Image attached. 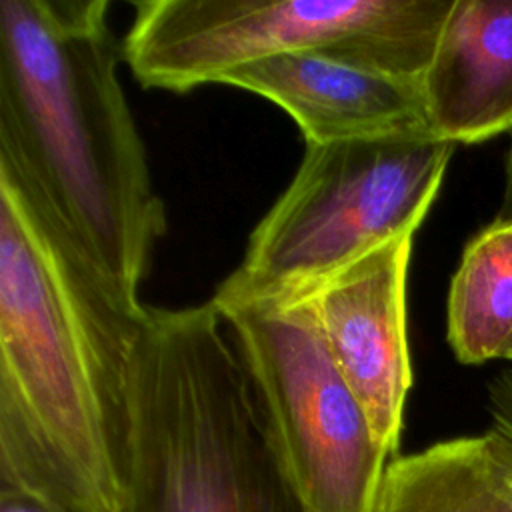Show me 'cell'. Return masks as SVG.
<instances>
[{
	"label": "cell",
	"mask_w": 512,
	"mask_h": 512,
	"mask_svg": "<svg viewBox=\"0 0 512 512\" xmlns=\"http://www.w3.org/2000/svg\"><path fill=\"white\" fill-rule=\"evenodd\" d=\"M118 302L0 164V488L120 512L146 318Z\"/></svg>",
	"instance_id": "1"
},
{
	"label": "cell",
	"mask_w": 512,
	"mask_h": 512,
	"mask_svg": "<svg viewBox=\"0 0 512 512\" xmlns=\"http://www.w3.org/2000/svg\"><path fill=\"white\" fill-rule=\"evenodd\" d=\"M106 0H0V164L108 292L138 288L166 230L118 78Z\"/></svg>",
	"instance_id": "2"
},
{
	"label": "cell",
	"mask_w": 512,
	"mask_h": 512,
	"mask_svg": "<svg viewBox=\"0 0 512 512\" xmlns=\"http://www.w3.org/2000/svg\"><path fill=\"white\" fill-rule=\"evenodd\" d=\"M216 306L150 308L134 354L120 512H300Z\"/></svg>",
	"instance_id": "3"
},
{
	"label": "cell",
	"mask_w": 512,
	"mask_h": 512,
	"mask_svg": "<svg viewBox=\"0 0 512 512\" xmlns=\"http://www.w3.org/2000/svg\"><path fill=\"white\" fill-rule=\"evenodd\" d=\"M456 0H142L122 58L144 88L190 92L266 58L328 52L422 82Z\"/></svg>",
	"instance_id": "4"
},
{
	"label": "cell",
	"mask_w": 512,
	"mask_h": 512,
	"mask_svg": "<svg viewBox=\"0 0 512 512\" xmlns=\"http://www.w3.org/2000/svg\"><path fill=\"white\" fill-rule=\"evenodd\" d=\"M212 304L246 364L300 512H374L392 458L332 360L312 296L254 286L234 270Z\"/></svg>",
	"instance_id": "5"
},
{
	"label": "cell",
	"mask_w": 512,
	"mask_h": 512,
	"mask_svg": "<svg viewBox=\"0 0 512 512\" xmlns=\"http://www.w3.org/2000/svg\"><path fill=\"white\" fill-rule=\"evenodd\" d=\"M454 148L434 134L306 146L236 272L262 288H310L374 248L414 236Z\"/></svg>",
	"instance_id": "6"
},
{
	"label": "cell",
	"mask_w": 512,
	"mask_h": 512,
	"mask_svg": "<svg viewBox=\"0 0 512 512\" xmlns=\"http://www.w3.org/2000/svg\"><path fill=\"white\" fill-rule=\"evenodd\" d=\"M412 238H394L320 284L300 288L312 296L332 360L390 458L398 456L404 404L412 386L406 334Z\"/></svg>",
	"instance_id": "7"
},
{
	"label": "cell",
	"mask_w": 512,
	"mask_h": 512,
	"mask_svg": "<svg viewBox=\"0 0 512 512\" xmlns=\"http://www.w3.org/2000/svg\"><path fill=\"white\" fill-rule=\"evenodd\" d=\"M220 84L280 106L300 128L306 146L434 134L422 82L338 54L266 58L224 74Z\"/></svg>",
	"instance_id": "8"
},
{
	"label": "cell",
	"mask_w": 512,
	"mask_h": 512,
	"mask_svg": "<svg viewBox=\"0 0 512 512\" xmlns=\"http://www.w3.org/2000/svg\"><path fill=\"white\" fill-rule=\"evenodd\" d=\"M432 132L476 144L512 132V2L456 0L422 80Z\"/></svg>",
	"instance_id": "9"
},
{
	"label": "cell",
	"mask_w": 512,
	"mask_h": 512,
	"mask_svg": "<svg viewBox=\"0 0 512 512\" xmlns=\"http://www.w3.org/2000/svg\"><path fill=\"white\" fill-rule=\"evenodd\" d=\"M490 426L388 462L374 512H512V368L488 382Z\"/></svg>",
	"instance_id": "10"
},
{
	"label": "cell",
	"mask_w": 512,
	"mask_h": 512,
	"mask_svg": "<svg viewBox=\"0 0 512 512\" xmlns=\"http://www.w3.org/2000/svg\"><path fill=\"white\" fill-rule=\"evenodd\" d=\"M448 344L462 364L512 346V224L492 222L464 248L448 294Z\"/></svg>",
	"instance_id": "11"
},
{
	"label": "cell",
	"mask_w": 512,
	"mask_h": 512,
	"mask_svg": "<svg viewBox=\"0 0 512 512\" xmlns=\"http://www.w3.org/2000/svg\"><path fill=\"white\" fill-rule=\"evenodd\" d=\"M0 512H78V510L22 492V490L0 488Z\"/></svg>",
	"instance_id": "12"
},
{
	"label": "cell",
	"mask_w": 512,
	"mask_h": 512,
	"mask_svg": "<svg viewBox=\"0 0 512 512\" xmlns=\"http://www.w3.org/2000/svg\"><path fill=\"white\" fill-rule=\"evenodd\" d=\"M496 224H512V132H510V148L506 154V178H504V196L502 204L494 218Z\"/></svg>",
	"instance_id": "13"
},
{
	"label": "cell",
	"mask_w": 512,
	"mask_h": 512,
	"mask_svg": "<svg viewBox=\"0 0 512 512\" xmlns=\"http://www.w3.org/2000/svg\"><path fill=\"white\" fill-rule=\"evenodd\" d=\"M506 360H512V346H510V350L506 352Z\"/></svg>",
	"instance_id": "14"
}]
</instances>
